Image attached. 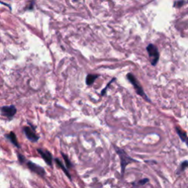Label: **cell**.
Segmentation results:
<instances>
[{
	"label": "cell",
	"mask_w": 188,
	"mask_h": 188,
	"mask_svg": "<svg viewBox=\"0 0 188 188\" xmlns=\"http://www.w3.org/2000/svg\"><path fill=\"white\" fill-rule=\"evenodd\" d=\"M98 77V75L97 74H88L86 77V84L88 85H91Z\"/></svg>",
	"instance_id": "obj_11"
},
{
	"label": "cell",
	"mask_w": 188,
	"mask_h": 188,
	"mask_svg": "<svg viewBox=\"0 0 188 188\" xmlns=\"http://www.w3.org/2000/svg\"><path fill=\"white\" fill-rule=\"evenodd\" d=\"M17 113V109L14 105L10 106H4L1 107V113L3 116L9 119L13 118V116Z\"/></svg>",
	"instance_id": "obj_6"
},
{
	"label": "cell",
	"mask_w": 188,
	"mask_h": 188,
	"mask_svg": "<svg viewBox=\"0 0 188 188\" xmlns=\"http://www.w3.org/2000/svg\"><path fill=\"white\" fill-rule=\"evenodd\" d=\"M185 3V2H184V1H182V2H176L175 5H174V6L175 7H182V5Z\"/></svg>",
	"instance_id": "obj_16"
},
{
	"label": "cell",
	"mask_w": 188,
	"mask_h": 188,
	"mask_svg": "<svg viewBox=\"0 0 188 188\" xmlns=\"http://www.w3.org/2000/svg\"><path fill=\"white\" fill-rule=\"evenodd\" d=\"M37 151L39 153V155L43 158V159L45 161L46 163L48 165L52 166V161H53V157H52V154L50 153V151H49L48 150L42 149V148H38Z\"/></svg>",
	"instance_id": "obj_7"
},
{
	"label": "cell",
	"mask_w": 188,
	"mask_h": 188,
	"mask_svg": "<svg viewBox=\"0 0 188 188\" xmlns=\"http://www.w3.org/2000/svg\"><path fill=\"white\" fill-rule=\"evenodd\" d=\"M62 156H63V159H64L65 160V163H66V167L68 168H71V167H72V164H71V161H70V159H68V157L67 155H66L64 154V153H61Z\"/></svg>",
	"instance_id": "obj_13"
},
{
	"label": "cell",
	"mask_w": 188,
	"mask_h": 188,
	"mask_svg": "<svg viewBox=\"0 0 188 188\" xmlns=\"http://www.w3.org/2000/svg\"><path fill=\"white\" fill-rule=\"evenodd\" d=\"M114 148L116 149V152H117L118 155L120 157V159H121V173H122V175L124 174L125 172V168L127 165L132 162H137L135 159H132V157L129 156V155H127L126 153L121 148H118L116 146H114Z\"/></svg>",
	"instance_id": "obj_1"
},
{
	"label": "cell",
	"mask_w": 188,
	"mask_h": 188,
	"mask_svg": "<svg viewBox=\"0 0 188 188\" xmlns=\"http://www.w3.org/2000/svg\"><path fill=\"white\" fill-rule=\"evenodd\" d=\"M55 162H56L57 165L59 166V167H60V168H61L62 170H63V171L65 173V174H66V175L67 176L68 178H69L70 180H71V174H70L69 171L68 170L67 167H66V166H65L63 164V162H62L61 161L59 160V159H58V158H56V159H55Z\"/></svg>",
	"instance_id": "obj_9"
},
{
	"label": "cell",
	"mask_w": 188,
	"mask_h": 188,
	"mask_svg": "<svg viewBox=\"0 0 188 188\" xmlns=\"http://www.w3.org/2000/svg\"><path fill=\"white\" fill-rule=\"evenodd\" d=\"M176 131L177 134L179 136V137L181 138V140L183 142L186 141V140L187 139V132L185 131H184L183 129L179 126H176Z\"/></svg>",
	"instance_id": "obj_10"
},
{
	"label": "cell",
	"mask_w": 188,
	"mask_h": 188,
	"mask_svg": "<svg viewBox=\"0 0 188 188\" xmlns=\"http://www.w3.org/2000/svg\"><path fill=\"white\" fill-rule=\"evenodd\" d=\"M188 167V161H184L182 164L180 165V166L178 167V170H177V174H180L181 173L183 172L184 170Z\"/></svg>",
	"instance_id": "obj_12"
},
{
	"label": "cell",
	"mask_w": 188,
	"mask_h": 188,
	"mask_svg": "<svg viewBox=\"0 0 188 188\" xmlns=\"http://www.w3.org/2000/svg\"><path fill=\"white\" fill-rule=\"evenodd\" d=\"M27 166L28 168L33 173H36L38 176L41 177H44L46 175V170H44V167H42L41 166L38 165L34 163V162H31V161H27Z\"/></svg>",
	"instance_id": "obj_5"
},
{
	"label": "cell",
	"mask_w": 188,
	"mask_h": 188,
	"mask_svg": "<svg viewBox=\"0 0 188 188\" xmlns=\"http://www.w3.org/2000/svg\"><path fill=\"white\" fill-rule=\"evenodd\" d=\"M18 161H19L21 163H24V162H25V160H26L25 157H24V155H21V154H18Z\"/></svg>",
	"instance_id": "obj_14"
},
{
	"label": "cell",
	"mask_w": 188,
	"mask_h": 188,
	"mask_svg": "<svg viewBox=\"0 0 188 188\" xmlns=\"http://www.w3.org/2000/svg\"><path fill=\"white\" fill-rule=\"evenodd\" d=\"M5 137L8 139V140H10L13 145H14L15 146L17 147V148H20L21 146H20V144L18 143V139H17V137H16V134L14 133L13 132H10V133L8 134V135H5Z\"/></svg>",
	"instance_id": "obj_8"
},
{
	"label": "cell",
	"mask_w": 188,
	"mask_h": 188,
	"mask_svg": "<svg viewBox=\"0 0 188 188\" xmlns=\"http://www.w3.org/2000/svg\"><path fill=\"white\" fill-rule=\"evenodd\" d=\"M146 49L148 53V56H149L150 62H151V65L154 66H156L159 58V51H158V49L157 48L156 46L151 44H148Z\"/></svg>",
	"instance_id": "obj_3"
},
{
	"label": "cell",
	"mask_w": 188,
	"mask_h": 188,
	"mask_svg": "<svg viewBox=\"0 0 188 188\" xmlns=\"http://www.w3.org/2000/svg\"><path fill=\"white\" fill-rule=\"evenodd\" d=\"M31 126L32 127L24 126L23 129H24V132L25 134V135H26L27 138L29 140H30L31 142H32V143H35V142H37L39 140L40 137L36 133L35 128L32 125H31Z\"/></svg>",
	"instance_id": "obj_4"
},
{
	"label": "cell",
	"mask_w": 188,
	"mask_h": 188,
	"mask_svg": "<svg viewBox=\"0 0 188 188\" xmlns=\"http://www.w3.org/2000/svg\"><path fill=\"white\" fill-rule=\"evenodd\" d=\"M185 143H186L187 146H188V137H187V140H186V141H185Z\"/></svg>",
	"instance_id": "obj_17"
},
{
	"label": "cell",
	"mask_w": 188,
	"mask_h": 188,
	"mask_svg": "<svg viewBox=\"0 0 188 188\" xmlns=\"http://www.w3.org/2000/svg\"><path fill=\"white\" fill-rule=\"evenodd\" d=\"M126 77H127V79H129V82H130L131 83H132V85L134 86L137 93L138 95H140V96L143 97V98H144L146 101H150L149 98H148V96L146 95L144 90H143V88H142L140 82H139V81L136 79V77H135V76H134L132 74H131V73H129V74H127Z\"/></svg>",
	"instance_id": "obj_2"
},
{
	"label": "cell",
	"mask_w": 188,
	"mask_h": 188,
	"mask_svg": "<svg viewBox=\"0 0 188 188\" xmlns=\"http://www.w3.org/2000/svg\"><path fill=\"white\" fill-rule=\"evenodd\" d=\"M115 79H115V78H114V79H112V80H111V81H110V82H109V84H108V85H107V87H106V88H105V89H104V90H102V91H101V95H102V96H103V95H105V92H106V90H107L108 87H109V85H110V84H111V83H112V82H113V80H115Z\"/></svg>",
	"instance_id": "obj_15"
}]
</instances>
